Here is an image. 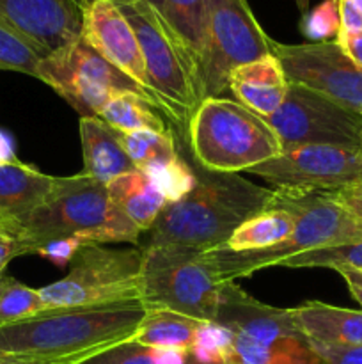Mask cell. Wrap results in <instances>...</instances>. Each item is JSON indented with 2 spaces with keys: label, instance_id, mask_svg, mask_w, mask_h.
<instances>
[{
  "label": "cell",
  "instance_id": "1",
  "mask_svg": "<svg viewBox=\"0 0 362 364\" xmlns=\"http://www.w3.org/2000/svg\"><path fill=\"white\" fill-rule=\"evenodd\" d=\"M146 315L137 301L92 308L46 309L0 326V359L28 364H64L133 338Z\"/></svg>",
  "mask_w": 362,
  "mask_h": 364
},
{
  "label": "cell",
  "instance_id": "2",
  "mask_svg": "<svg viewBox=\"0 0 362 364\" xmlns=\"http://www.w3.org/2000/svg\"><path fill=\"white\" fill-rule=\"evenodd\" d=\"M195 185L190 194L167 203L148 231L144 245H181L212 249L227 244L243 223L272 206L275 191L234 173H215L190 156Z\"/></svg>",
  "mask_w": 362,
  "mask_h": 364
},
{
  "label": "cell",
  "instance_id": "3",
  "mask_svg": "<svg viewBox=\"0 0 362 364\" xmlns=\"http://www.w3.org/2000/svg\"><path fill=\"white\" fill-rule=\"evenodd\" d=\"M14 238L23 256L60 238H78L85 245L131 244L137 247L142 231L110 199L106 185L84 176L64 178V183L25 219L0 228Z\"/></svg>",
  "mask_w": 362,
  "mask_h": 364
},
{
  "label": "cell",
  "instance_id": "4",
  "mask_svg": "<svg viewBox=\"0 0 362 364\" xmlns=\"http://www.w3.org/2000/svg\"><path fill=\"white\" fill-rule=\"evenodd\" d=\"M272 206L295 217V230L283 244L261 251L236 252L226 245L201 251L220 283H233L268 267H279L280 262L302 252L362 242V219L339 205L330 192L275 191Z\"/></svg>",
  "mask_w": 362,
  "mask_h": 364
},
{
  "label": "cell",
  "instance_id": "5",
  "mask_svg": "<svg viewBox=\"0 0 362 364\" xmlns=\"http://www.w3.org/2000/svg\"><path fill=\"white\" fill-rule=\"evenodd\" d=\"M187 139L188 155L215 173L238 174L283 151L266 117L222 96L199 103L188 124Z\"/></svg>",
  "mask_w": 362,
  "mask_h": 364
},
{
  "label": "cell",
  "instance_id": "6",
  "mask_svg": "<svg viewBox=\"0 0 362 364\" xmlns=\"http://www.w3.org/2000/svg\"><path fill=\"white\" fill-rule=\"evenodd\" d=\"M137 36L149 87L163 114L187 135L188 124L202 102L197 66L156 7L142 0H114Z\"/></svg>",
  "mask_w": 362,
  "mask_h": 364
},
{
  "label": "cell",
  "instance_id": "7",
  "mask_svg": "<svg viewBox=\"0 0 362 364\" xmlns=\"http://www.w3.org/2000/svg\"><path fill=\"white\" fill-rule=\"evenodd\" d=\"M141 301L146 308L170 309L202 322H215L222 284L201 249L181 245H141Z\"/></svg>",
  "mask_w": 362,
  "mask_h": 364
},
{
  "label": "cell",
  "instance_id": "8",
  "mask_svg": "<svg viewBox=\"0 0 362 364\" xmlns=\"http://www.w3.org/2000/svg\"><path fill=\"white\" fill-rule=\"evenodd\" d=\"M142 262L141 245L130 249L87 245L75 256L66 277L39 288L45 311L137 301L142 294Z\"/></svg>",
  "mask_w": 362,
  "mask_h": 364
},
{
  "label": "cell",
  "instance_id": "9",
  "mask_svg": "<svg viewBox=\"0 0 362 364\" xmlns=\"http://www.w3.org/2000/svg\"><path fill=\"white\" fill-rule=\"evenodd\" d=\"M273 55V39L263 31L247 0H208V25L197 59L201 98H220L229 75L243 64Z\"/></svg>",
  "mask_w": 362,
  "mask_h": 364
},
{
  "label": "cell",
  "instance_id": "10",
  "mask_svg": "<svg viewBox=\"0 0 362 364\" xmlns=\"http://www.w3.org/2000/svg\"><path fill=\"white\" fill-rule=\"evenodd\" d=\"M38 78L66 100L80 117H98L106 102L126 92L142 96L158 110L155 100L137 82L117 70L82 38L41 59Z\"/></svg>",
  "mask_w": 362,
  "mask_h": 364
},
{
  "label": "cell",
  "instance_id": "11",
  "mask_svg": "<svg viewBox=\"0 0 362 364\" xmlns=\"http://www.w3.org/2000/svg\"><path fill=\"white\" fill-rule=\"evenodd\" d=\"M266 121L283 149L305 144L358 149L361 144L362 114L298 84H290L283 105Z\"/></svg>",
  "mask_w": 362,
  "mask_h": 364
},
{
  "label": "cell",
  "instance_id": "12",
  "mask_svg": "<svg viewBox=\"0 0 362 364\" xmlns=\"http://www.w3.org/2000/svg\"><path fill=\"white\" fill-rule=\"evenodd\" d=\"M247 173L272 183L275 191L334 192L362 181V153L343 146H297Z\"/></svg>",
  "mask_w": 362,
  "mask_h": 364
},
{
  "label": "cell",
  "instance_id": "13",
  "mask_svg": "<svg viewBox=\"0 0 362 364\" xmlns=\"http://www.w3.org/2000/svg\"><path fill=\"white\" fill-rule=\"evenodd\" d=\"M273 55L290 84L304 85L362 114V70L351 63L337 41L304 45L273 41Z\"/></svg>",
  "mask_w": 362,
  "mask_h": 364
},
{
  "label": "cell",
  "instance_id": "14",
  "mask_svg": "<svg viewBox=\"0 0 362 364\" xmlns=\"http://www.w3.org/2000/svg\"><path fill=\"white\" fill-rule=\"evenodd\" d=\"M0 21L43 57L80 39V0H0Z\"/></svg>",
  "mask_w": 362,
  "mask_h": 364
},
{
  "label": "cell",
  "instance_id": "15",
  "mask_svg": "<svg viewBox=\"0 0 362 364\" xmlns=\"http://www.w3.org/2000/svg\"><path fill=\"white\" fill-rule=\"evenodd\" d=\"M80 38L117 70L137 82L155 100L156 107L162 112L146 77L144 59L137 36L114 0H82Z\"/></svg>",
  "mask_w": 362,
  "mask_h": 364
},
{
  "label": "cell",
  "instance_id": "16",
  "mask_svg": "<svg viewBox=\"0 0 362 364\" xmlns=\"http://www.w3.org/2000/svg\"><path fill=\"white\" fill-rule=\"evenodd\" d=\"M62 183L64 178L41 173L21 160L0 166V228L25 219Z\"/></svg>",
  "mask_w": 362,
  "mask_h": 364
},
{
  "label": "cell",
  "instance_id": "17",
  "mask_svg": "<svg viewBox=\"0 0 362 364\" xmlns=\"http://www.w3.org/2000/svg\"><path fill=\"white\" fill-rule=\"evenodd\" d=\"M287 87L290 82L275 55L238 66L229 75V91L236 102L263 117L272 116L283 105Z\"/></svg>",
  "mask_w": 362,
  "mask_h": 364
},
{
  "label": "cell",
  "instance_id": "18",
  "mask_svg": "<svg viewBox=\"0 0 362 364\" xmlns=\"http://www.w3.org/2000/svg\"><path fill=\"white\" fill-rule=\"evenodd\" d=\"M80 142L84 176L109 185L114 178L137 171L124 149L121 132L114 130L99 117H80Z\"/></svg>",
  "mask_w": 362,
  "mask_h": 364
},
{
  "label": "cell",
  "instance_id": "19",
  "mask_svg": "<svg viewBox=\"0 0 362 364\" xmlns=\"http://www.w3.org/2000/svg\"><path fill=\"white\" fill-rule=\"evenodd\" d=\"M293 315L297 326L311 341L337 347H362V309L355 311L307 301L293 308Z\"/></svg>",
  "mask_w": 362,
  "mask_h": 364
},
{
  "label": "cell",
  "instance_id": "20",
  "mask_svg": "<svg viewBox=\"0 0 362 364\" xmlns=\"http://www.w3.org/2000/svg\"><path fill=\"white\" fill-rule=\"evenodd\" d=\"M106 191L110 199L133 220L142 233L151 230L167 205L162 192L141 171L114 178L106 185Z\"/></svg>",
  "mask_w": 362,
  "mask_h": 364
},
{
  "label": "cell",
  "instance_id": "21",
  "mask_svg": "<svg viewBox=\"0 0 362 364\" xmlns=\"http://www.w3.org/2000/svg\"><path fill=\"white\" fill-rule=\"evenodd\" d=\"M202 323V320L170 309L146 308L144 318L131 340L144 347L190 352Z\"/></svg>",
  "mask_w": 362,
  "mask_h": 364
},
{
  "label": "cell",
  "instance_id": "22",
  "mask_svg": "<svg viewBox=\"0 0 362 364\" xmlns=\"http://www.w3.org/2000/svg\"><path fill=\"white\" fill-rule=\"evenodd\" d=\"M293 230L295 217L286 210L270 206L241 224L224 245L236 252L261 251L283 244Z\"/></svg>",
  "mask_w": 362,
  "mask_h": 364
},
{
  "label": "cell",
  "instance_id": "23",
  "mask_svg": "<svg viewBox=\"0 0 362 364\" xmlns=\"http://www.w3.org/2000/svg\"><path fill=\"white\" fill-rule=\"evenodd\" d=\"M98 117L121 134H131L138 130L169 132L165 121L160 116V110L133 92L114 96L99 110Z\"/></svg>",
  "mask_w": 362,
  "mask_h": 364
},
{
  "label": "cell",
  "instance_id": "24",
  "mask_svg": "<svg viewBox=\"0 0 362 364\" xmlns=\"http://www.w3.org/2000/svg\"><path fill=\"white\" fill-rule=\"evenodd\" d=\"M64 364H202L192 352L144 347L133 340Z\"/></svg>",
  "mask_w": 362,
  "mask_h": 364
},
{
  "label": "cell",
  "instance_id": "25",
  "mask_svg": "<svg viewBox=\"0 0 362 364\" xmlns=\"http://www.w3.org/2000/svg\"><path fill=\"white\" fill-rule=\"evenodd\" d=\"M163 18L170 25L174 34L187 46L197 66V59L206 39L208 0H165Z\"/></svg>",
  "mask_w": 362,
  "mask_h": 364
},
{
  "label": "cell",
  "instance_id": "26",
  "mask_svg": "<svg viewBox=\"0 0 362 364\" xmlns=\"http://www.w3.org/2000/svg\"><path fill=\"white\" fill-rule=\"evenodd\" d=\"M124 149L133 162L135 169L148 174L149 171L172 162L181 155L172 132L138 130L121 134Z\"/></svg>",
  "mask_w": 362,
  "mask_h": 364
},
{
  "label": "cell",
  "instance_id": "27",
  "mask_svg": "<svg viewBox=\"0 0 362 364\" xmlns=\"http://www.w3.org/2000/svg\"><path fill=\"white\" fill-rule=\"evenodd\" d=\"M279 267H284V269H332L336 272L361 270L362 272V242L302 252V255L291 256V258L280 262Z\"/></svg>",
  "mask_w": 362,
  "mask_h": 364
},
{
  "label": "cell",
  "instance_id": "28",
  "mask_svg": "<svg viewBox=\"0 0 362 364\" xmlns=\"http://www.w3.org/2000/svg\"><path fill=\"white\" fill-rule=\"evenodd\" d=\"M41 311H45V306L39 290L6 274L0 277V326L31 318Z\"/></svg>",
  "mask_w": 362,
  "mask_h": 364
},
{
  "label": "cell",
  "instance_id": "29",
  "mask_svg": "<svg viewBox=\"0 0 362 364\" xmlns=\"http://www.w3.org/2000/svg\"><path fill=\"white\" fill-rule=\"evenodd\" d=\"M41 55L35 46L0 21V71H16L38 78Z\"/></svg>",
  "mask_w": 362,
  "mask_h": 364
},
{
  "label": "cell",
  "instance_id": "30",
  "mask_svg": "<svg viewBox=\"0 0 362 364\" xmlns=\"http://www.w3.org/2000/svg\"><path fill=\"white\" fill-rule=\"evenodd\" d=\"M181 153V151H180ZM146 176L162 192L167 203H176L190 194L195 185V171L190 159L180 155L172 162L149 171Z\"/></svg>",
  "mask_w": 362,
  "mask_h": 364
},
{
  "label": "cell",
  "instance_id": "31",
  "mask_svg": "<svg viewBox=\"0 0 362 364\" xmlns=\"http://www.w3.org/2000/svg\"><path fill=\"white\" fill-rule=\"evenodd\" d=\"M190 352L202 364H231L233 334L220 323L204 322Z\"/></svg>",
  "mask_w": 362,
  "mask_h": 364
},
{
  "label": "cell",
  "instance_id": "32",
  "mask_svg": "<svg viewBox=\"0 0 362 364\" xmlns=\"http://www.w3.org/2000/svg\"><path fill=\"white\" fill-rule=\"evenodd\" d=\"M341 31L339 0H323L302 14L300 32L309 43L336 41Z\"/></svg>",
  "mask_w": 362,
  "mask_h": 364
},
{
  "label": "cell",
  "instance_id": "33",
  "mask_svg": "<svg viewBox=\"0 0 362 364\" xmlns=\"http://www.w3.org/2000/svg\"><path fill=\"white\" fill-rule=\"evenodd\" d=\"M84 247H87V245L82 240H78V238H60V240H53L41 245L35 251V256L48 259L50 263H53L59 269H64V267L71 265L75 256Z\"/></svg>",
  "mask_w": 362,
  "mask_h": 364
},
{
  "label": "cell",
  "instance_id": "34",
  "mask_svg": "<svg viewBox=\"0 0 362 364\" xmlns=\"http://www.w3.org/2000/svg\"><path fill=\"white\" fill-rule=\"evenodd\" d=\"M309 343L325 364H362V347H337V345L316 343L311 340Z\"/></svg>",
  "mask_w": 362,
  "mask_h": 364
},
{
  "label": "cell",
  "instance_id": "35",
  "mask_svg": "<svg viewBox=\"0 0 362 364\" xmlns=\"http://www.w3.org/2000/svg\"><path fill=\"white\" fill-rule=\"evenodd\" d=\"M330 196H332L339 205H343L344 208L350 210L353 215L362 219V181H357V183L348 185V187L339 188V191L330 192Z\"/></svg>",
  "mask_w": 362,
  "mask_h": 364
},
{
  "label": "cell",
  "instance_id": "36",
  "mask_svg": "<svg viewBox=\"0 0 362 364\" xmlns=\"http://www.w3.org/2000/svg\"><path fill=\"white\" fill-rule=\"evenodd\" d=\"M339 36L355 34V32L362 31V13L351 0H339Z\"/></svg>",
  "mask_w": 362,
  "mask_h": 364
},
{
  "label": "cell",
  "instance_id": "37",
  "mask_svg": "<svg viewBox=\"0 0 362 364\" xmlns=\"http://www.w3.org/2000/svg\"><path fill=\"white\" fill-rule=\"evenodd\" d=\"M343 52L350 57L351 63L362 70V31L355 32V34H343L337 36L336 39Z\"/></svg>",
  "mask_w": 362,
  "mask_h": 364
},
{
  "label": "cell",
  "instance_id": "38",
  "mask_svg": "<svg viewBox=\"0 0 362 364\" xmlns=\"http://www.w3.org/2000/svg\"><path fill=\"white\" fill-rule=\"evenodd\" d=\"M18 256H23L20 244L14 238L0 233V272H6L7 265Z\"/></svg>",
  "mask_w": 362,
  "mask_h": 364
},
{
  "label": "cell",
  "instance_id": "39",
  "mask_svg": "<svg viewBox=\"0 0 362 364\" xmlns=\"http://www.w3.org/2000/svg\"><path fill=\"white\" fill-rule=\"evenodd\" d=\"M339 274L343 276L351 297H353L362 308V272L361 270H341Z\"/></svg>",
  "mask_w": 362,
  "mask_h": 364
},
{
  "label": "cell",
  "instance_id": "40",
  "mask_svg": "<svg viewBox=\"0 0 362 364\" xmlns=\"http://www.w3.org/2000/svg\"><path fill=\"white\" fill-rule=\"evenodd\" d=\"M18 156L16 151H14V142L6 132L0 130V166L4 164H11V162H16Z\"/></svg>",
  "mask_w": 362,
  "mask_h": 364
},
{
  "label": "cell",
  "instance_id": "41",
  "mask_svg": "<svg viewBox=\"0 0 362 364\" xmlns=\"http://www.w3.org/2000/svg\"><path fill=\"white\" fill-rule=\"evenodd\" d=\"M142 2L151 4V6L156 7V9H158L160 13H162V16H163V9H165V0H142Z\"/></svg>",
  "mask_w": 362,
  "mask_h": 364
},
{
  "label": "cell",
  "instance_id": "42",
  "mask_svg": "<svg viewBox=\"0 0 362 364\" xmlns=\"http://www.w3.org/2000/svg\"><path fill=\"white\" fill-rule=\"evenodd\" d=\"M309 2H311V0H295V4H297L298 9L302 11V14L309 9Z\"/></svg>",
  "mask_w": 362,
  "mask_h": 364
},
{
  "label": "cell",
  "instance_id": "43",
  "mask_svg": "<svg viewBox=\"0 0 362 364\" xmlns=\"http://www.w3.org/2000/svg\"><path fill=\"white\" fill-rule=\"evenodd\" d=\"M351 2H353L355 6H357L358 9H361V13H362V0H351Z\"/></svg>",
  "mask_w": 362,
  "mask_h": 364
},
{
  "label": "cell",
  "instance_id": "44",
  "mask_svg": "<svg viewBox=\"0 0 362 364\" xmlns=\"http://www.w3.org/2000/svg\"><path fill=\"white\" fill-rule=\"evenodd\" d=\"M358 149H361L362 153V124H361V144H358Z\"/></svg>",
  "mask_w": 362,
  "mask_h": 364
},
{
  "label": "cell",
  "instance_id": "45",
  "mask_svg": "<svg viewBox=\"0 0 362 364\" xmlns=\"http://www.w3.org/2000/svg\"><path fill=\"white\" fill-rule=\"evenodd\" d=\"M4 361H6V359H4ZM7 363H11V364H28V363H16V361H7Z\"/></svg>",
  "mask_w": 362,
  "mask_h": 364
},
{
  "label": "cell",
  "instance_id": "46",
  "mask_svg": "<svg viewBox=\"0 0 362 364\" xmlns=\"http://www.w3.org/2000/svg\"><path fill=\"white\" fill-rule=\"evenodd\" d=\"M0 364H7L6 361H4V359H0Z\"/></svg>",
  "mask_w": 362,
  "mask_h": 364
},
{
  "label": "cell",
  "instance_id": "47",
  "mask_svg": "<svg viewBox=\"0 0 362 364\" xmlns=\"http://www.w3.org/2000/svg\"><path fill=\"white\" fill-rule=\"evenodd\" d=\"M4 274H6V272H0V277H2V276H4Z\"/></svg>",
  "mask_w": 362,
  "mask_h": 364
},
{
  "label": "cell",
  "instance_id": "48",
  "mask_svg": "<svg viewBox=\"0 0 362 364\" xmlns=\"http://www.w3.org/2000/svg\"><path fill=\"white\" fill-rule=\"evenodd\" d=\"M6 363H7V361H6ZM7 364H11V363H7Z\"/></svg>",
  "mask_w": 362,
  "mask_h": 364
},
{
  "label": "cell",
  "instance_id": "49",
  "mask_svg": "<svg viewBox=\"0 0 362 364\" xmlns=\"http://www.w3.org/2000/svg\"><path fill=\"white\" fill-rule=\"evenodd\" d=\"M80 2H82V0H80Z\"/></svg>",
  "mask_w": 362,
  "mask_h": 364
}]
</instances>
